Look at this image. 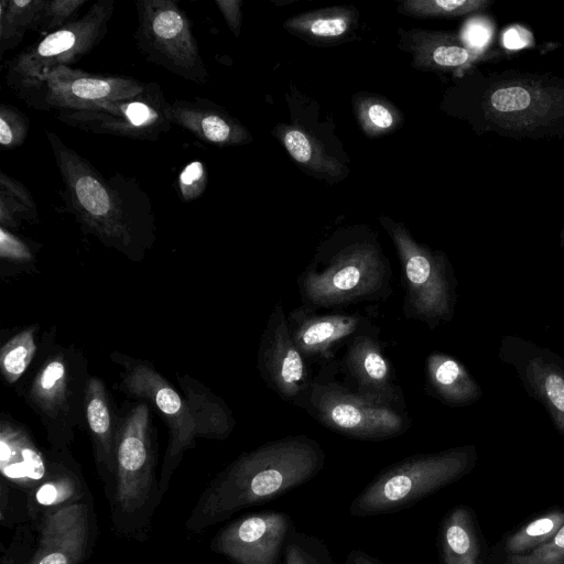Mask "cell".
I'll use <instances>...</instances> for the list:
<instances>
[{
  "instance_id": "cell-1",
  "label": "cell",
  "mask_w": 564,
  "mask_h": 564,
  "mask_svg": "<svg viewBox=\"0 0 564 564\" xmlns=\"http://www.w3.org/2000/svg\"><path fill=\"white\" fill-rule=\"evenodd\" d=\"M45 132L64 184L65 208L83 232L132 261L143 260L155 241L149 195L133 177L120 173L104 176L57 134Z\"/></svg>"
},
{
  "instance_id": "cell-2",
  "label": "cell",
  "mask_w": 564,
  "mask_h": 564,
  "mask_svg": "<svg viewBox=\"0 0 564 564\" xmlns=\"http://www.w3.org/2000/svg\"><path fill=\"white\" fill-rule=\"evenodd\" d=\"M325 452L307 435H290L241 454L200 495L186 528L198 532L235 512L306 484L324 467Z\"/></svg>"
},
{
  "instance_id": "cell-3",
  "label": "cell",
  "mask_w": 564,
  "mask_h": 564,
  "mask_svg": "<svg viewBox=\"0 0 564 564\" xmlns=\"http://www.w3.org/2000/svg\"><path fill=\"white\" fill-rule=\"evenodd\" d=\"M465 116L478 134L514 140L564 138V77L518 69L469 67Z\"/></svg>"
},
{
  "instance_id": "cell-4",
  "label": "cell",
  "mask_w": 564,
  "mask_h": 564,
  "mask_svg": "<svg viewBox=\"0 0 564 564\" xmlns=\"http://www.w3.org/2000/svg\"><path fill=\"white\" fill-rule=\"evenodd\" d=\"M110 358L120 366L119 389L137 401L147 402L156 410L169 430L160 492L167 488L173 471L185 452L197 437L223 440L235 426V420L225 402L187 375L177 379L183 394L154 368L152 362L115 351Z\"/></svg>"
},
{
  "instance_id": "cell-5",
  "label": "cell",
  "mask_w": 564,
  "mask_h": 564,
  "mask_svg": "<svg viewBox=\"0 0 564 564\" xmlns=\"http://www.w3.org/2000/svg\"><path fill=\"white\" fill-rule=\"evenodd\" d=\"M392 276L378 234L367 225H350L319 242L296 283L305 308L340 311L387 299Z\"/></svg>"
},
{
  "instance_id": "cell-6",
  "label": "cell",
  "mask_w": 564,
  "mask_h": 564,
  "mask_svg": "<svg viewBox=\"0 0 564 564\" xmlns=\"http://www.w3.org/2000/svg\"><path fill=\"white\" fill-rule=\"evenodd\" d=\"M54 339L53 330L43 336L36 367L22 394L44 426L52 448L66 452L75 430L86 424L85 398L90 376L83 351Z\"/></svg>"
},
{
  "instance_id": "cell-7",
  "label": "cell",
  "mask_w": 564,
  "mask_h": 564,
  "mask_svg": "<svg viewBox=\"0 0 564 564\" xmlns=\"http://www.w3.org/2000/svg\"><path fill=\"white\" fill-rule=\"evenodd\" d=\"M468 447L415 454L382 469L351 501L354 517L405 509L462 477L470 467Z\"/></svg>"
},
{
  "instance_id": "cell-8",
  "label": "cell",
  "mask_w": 564,
  "mask_h": 564,
  "mask_svg": "<svg viewBox=\"0 0 564 564\" xmlns=\"http://www.w3.org/2000/svg\"><path fill=\"white\" fill-rule=\"evenodd\" d=\"M301 409L328 430L355 440H389L411 426L405 405L379 403L354 392L336 380L329 365L313 377Z\"/></svg>"
},
{
  "instance_id": "cell-9",
  "label": "cell",
  "mask_w": 564,
  "mask_h": 564,
  "mask_svg": "<svg viewBox=\"0 0 564 564\" xmlns=\"http://www.w3.org/2000/svg\"><path fill=\"white\" fill-rule=\"evenodd\" d=\"M379 221L390 237L402 270L408 319L424 323L430 329L448 322L454 310V282L446 256L414 239L401 221L381 214Z\"/></svg>"
},
{
  "instance_id": "cell-10",
  "label": "cell",
  "mask_w": 564,
  "mask_h": 564,
  "mask_svg": "<svg viewBox=\"0 0 564 564\" xmlns=\"http://www.w3.org/2000/svg\"><path fill=\"white\" fill-rule=\"evenodd\" d=\"M113 0L95 1L79 18L47 33L7 63L6 83L17 95L58 66H70L106 36Z\"/></svg>"
},
{
  "instance_id": "cell-11",
  "label": "cell",
  "mask_w": 564,
  "mask_h": 564,
  "mask_svg": "<svg viewBox=\"0 0 564 564\" xmlns=\"http://www.w3.org/2000/svg\"><path fill=\"white\" fill-rule=\"evenodd\" d=\"M138 26L134 40L151 63L183 79L207 82L208 73L185 11L172 0L135 2Z\"/></svg>"
},
{
  "instance_id": "cell-12",
  "label": "cell",
  "mask_w": 564,
  "mask_h": 564,
  "mask_svg": "<svg viewBox=\"0 0 564 564\" xmlns=\"http://www.w3.org/2000/svg\"><path fill=\"white\" fill-rule=\"evenodd\" d=\"M148 86L129 76L94 74L70 66H58L17 96L33 109L59 112L133 98L142 95Z\"/></svg>"
},
{
  "instance_id": "cell-13",
  "label": "cell",
  "mask_w": 564,
  "mask_h": 564,
  "mask_svg": "<svg viewBox=\"0 0 564 564\" xmlns=\"http://www.w3.org/2000/svg\"><path fill=\"white\" fill-rule=\"evenodd\" d=\"M151 406L128 403L120 411L115 456V500L124 513L145 505L153 482L154 434Z\"/></svg>"
},
{
  "instance_id": "cell-14",
  "label": "cell",
  "mask_w": 564,
  "mask_h": 564,
  "mask_svg": "<svg viewBox=\"0 0 564 564\" xmlns=\"http://www.w3.org/2000/svg\"><path fill=\"white\" fill-rule=\"evenodd\" d=\"M166 104L160 86L151 83L137 97L105 101L82 110L59 111L56 118L85 132L156 141L171 128L165 115Z\"/></svg>"
},
{
  "instance_id": "cell-15",
  "label": "cell",
  "mask_w": 564,
  "mask_h": 564,
  "mask_svg": "<svg viewBox=\"0 0 564 564\" xmlns=\"http://www.w3.org/2000/svg\"><path fill=\"white\" fill-rule=\"evenodd\" d=\"M310 364L292 339L288 315L279 300L267 321L257 354L265 384L283 401L301 408L312 383Z\"/></svg>"
},
{
  "instance_id": "cell-16",
  "label": "cell",
  "mask_w": 564,
  "mask_h": 564,
  "mask_svg": "<svg viewBox=\"0 0 564 564\" xmlns=\"http://www.w3.org/2000/svg\"><path fill=\"white\" fill-rule=\"evenodd\" d=\"M293 529L286 512L251 513L223 528L212 547L234 564H283L285 544Z\"/></svg>"
},
{
  "instance_id": "cell-17",
  "label": "cell",
  "mask_w": 564,
  "mask_h": 564,
  "mask_svg": "<svg viewBox=\"0 0 564 564\" xmlns=\"http://www.w3.org/2000/svg\"><path fill=\"white\" fill-rule=\"evenodd\" d=\"M332 364L341 376L339 381L354 392L379 403L404 405L377 326L349 339L337 366Z\"/></svg>"
},
{
  "instance_id": "cell-18",
  "label": "cell",
  "mask_w": 564,
  "mask_h": 564,
  "mask_svg": "<svg viewBox=\"0 0 564 564\" xmlns=\"http://www.w3.org/2000/svg\"><path fill=\"white\" fill-rule=\"evenodd\" d=\"M289 329L295 345L311 365L326 366L354 336L376 325L358 312L334 311L319 314L300 305L288 314Z\"/></svg>"
},
{
  "instance_id": "cell-19",
  "label": "cell",
  "mask_w": 564,
  "mask_h": 564,
  "mask_svg": "<svg viewBox=\"0 0 564 564\" xmlns=\"http://www.w3.org/2000/svg\"><path fill=\"white\" fill-rule=\"evenodd\" d=\"M90 510L77 501L44 513L35 553L25 564H79L88 547Z\"/></svg>"
},
{
  "instance_id": "cell-20",
  "label": "cell",
  "mask_w": 564,
  "mask_h": 564,
  "mask_svg": "<svg viewBox=\"0 0 564 564\" xmlns=\"http://www.w3.org/2000/svg\"><path fill=\"white\" fill-rule=\"evenodd\" d=\"M399 33L400 46L411 54L412 66L420 70L451 72L505 57L499 51L471 48L452 32L413 29Z\"/></svg>"
},
{
  "instance_id": "cell-21",
  "label": "cell",
  "mask_w": 564,
  "mask_h": 564,
  "mask_svg": "<svg viewBox=\"0 0 564 564\" xmlns=\"http://www.w3.org/2000/svg\"><path fill=\"white\" fill-rule=\"evenodd\" d=\"M165 115L171 124L181 127L209 144L230 147L252 141L251 134L239 120L207 98L167 101Z\"/></svg>"
},
{
  "instance_id": "cell-22",
  "label": "cell",
  "mask_w": 564,
  "mask_h": 564,
  "mask_svg": "<svg viewBox=\"0 0 564 564\" xmlns=\"http://www.w3.org/2000/svg\"><path fill=\"white\" fill-rule=\"evenodd\" d=\"M0 470L4 479L28 489L36 488L51 471L25 426L3 414L0 419Z\"/></svg>"
},
{
  "instance_id": "cell-23",
  "label": "cell",
  "mask_w": 564,
  "mask_h": 564,
  "mask_svg": "<svg viewBox=\"0 0 564 564\" xmlns=\"http://www.w3.org/2000/svg\"><path fill=\"white\" fill-rule=\"evenodd\" d=\"M85 417L99 471L115 476L120 411L116 408L105 382L96 376H90L87 383Z\"/></svg>"
},
{
  "instance_id": "cell-24",
  "label": "cell",
  "mask_w": 564,
  "mask_h": 564,
  "mask_svg": "<svg viewBox=\"0 0 564 564\" xmlns=\"http://www.w3.org/2000/svg\"><path fill=\"white\" fill-rule=\"evenodd\" d=\"M358 25L355 8L333 7L294 15L283 28L311 45H335L354 35Z\"/></svg>"
},
{
  "instance_id": "cell-25",
  "label": "cell",
  "mask_w": 564,
  "mask_h": 564,
  "mask_svg": "<svg viewBox=\"0 0 564 564\" xmlns=\"http://www.w3.org/2000/svg\"><path fill=\"white\" fill-rule=\"evenodd\" d=\"M425 382L430 394L452 405L468 404L480 395L477 382L454 357L431 352L425 359Z\"/></svg>"
},
{
  "instance_id": "cell-26",
  "label": "cell",
  "mask_w": 564,
  "mask_h": 564,
  "mask_svg": "<svg viewBox=\"0 0 564 564\" xmlns=\"http://www.w3.org/2000/svg\"><path fill=\"white\" fill-rule=\"evenodd\" d=\"M441 553L443 564H478V539L470 512L466 508H455L444 519Z\"/></svg>"
},
{
  "instance_id": "cell-27",
  "label": "cell",
  "mask_w": 564,
  "mask_h": 564,
  "mask_svg": "<svg viewBox=\"0 0 564 564\" xmlns=\"http://www.w3.org/2000/svg\"><path fill=\"white\" fill-rule=\"evenodd\" d=\"M524 375L533 391L549 410L555 426L564 434V376L542 358L531 359Z\"/></svg>"
},
{
  "instance_id": "cell-28",
  "label": "cell",
  "mask_w": 564,
  "mask_h": 564,
  "mask_svg": "<svg viewBox=\"0 0 564 564\" xmlns=\"http://www.w3.org/2000/svg\"><path fill=\"white\" fill-rule=\"evenodd\" d=\"M44 0H1L0 54L18 46L28 31L39 29Z\"/></svg>"
},
{
  "instance_id": "cell-29",
  "label": "cell",
  "mask_w": 564,
  "mask_h": 564,
  "mask_svg": "<svg viewBox=\"0 0 564 564\" xmlns=\"http://www.w3.org/2000/svg\"><path fill=\"white\" fill-rule=\"evenodd\" d=\"M278 131L284 148L300 166L312 170L322 177L339 175L340 165L333 164L330 158L324 155L321 143L305 130L282 126Z\"/></svg>"
},
{
  "instance_id": "cell-30",
  "label": "cell",
  "mask_w": 564,
  "mask_h": 564,
  "mask_svg": "<svg viewBox=\"0 0 564 564\" xmlns=\"http://www.w3.org/2000/svg\"><path fill=\"white\" fill-rule=\"evenodd\" d=\"M39 325L32 324L10 337L0 350V371L7 384H14L26 372L37 354Z\"/></svg>"
},
{
  "instance_id": "cell-31",
  "label": "cell",
  "mask_w": 564,
  "mask_h": 564,
  "mask_svg": "<svg viewBox=\"0 0 564 564\" xmlns=\"http://www.w3.org/2000/svg\"><path fill=\"white\" fill-rule=\"evenodd\" d=\"M22 220L34 224L37 208L29 189L18 180L0 173V224L7 229H18Z\"/></svg>"
},
{
  "instance_id": "cell-32",
  "label": "cell",
  "mask_w": 564,
  "mask_h": 564,
  "mask_svg": "<svg viewBox=\"0 0 564 564\" xmlns=\"http://www.w3.org/2000/svg\"><path fill=\"white\" fill-rule=\"evenodd\" d=\"M33 490L32 505L46 512L77 502L82 497L77 476L61 464H54L47 478Z\"/></svg>"
},
{
  "instance_id": "cell-33",
  "label": "cell",
  "mask_w": 564,
  "mask_h": 564,
  "mask_svg": "<svg viewBox=\"0 0 564 564\" xmlns=\"http://www.w3.org/2000/svg\"><path fill=\"white\" fill-rule=\"evenodd\" d=\"M492 0H406L397 7L403 15L416 19H459L487 11Z\"/></svg>"
},
{
  "instance_id": "cell-34",
  "label": "cell",
  "mask_w": 564,
  "mask_h": 564,
  "mask_svg": "<svg viewBox=\"0 0 564 564\" xmlns=\"http://www.w3.org/2000/svg\"><path fill=\"white\" fill-rule=\"evenodd\" d=\"M564 524V512H551L542 516L512 534L506 549L510 555L521 554L551 540Z\"/></svg>"
},
{
  "instance_id": "cell-35",
  "label": "cell",
  "mask_w": 564,
  "mask_h": 564,
  "mask_svg": "<svg viewBox=\"0 0 564 564\" xmlns=\"http://www.w3.org/2000/svg\"><path fill=\"white\" fill-rule=\"evenodd\" d=\"M283 564H337L318 538L293 529L285 544Z\"/></svg>"
},
{
  "instance_id": "cell-36",
  "label": "cell",
  "mask_w": 564,
  "mask_h": 564,
  "mask_svg": "<svg viewBox=\"0 0 564 564\" xmlns=\"http://www.w3.org/2000/svg\"><path fill=\"white\" fill-rule=\"evenodd\" d=\"M357 118L370 135L390 132L401 121V115L383 98L368 97L357 104Z\"/></svg>"
},
{
  "instance_id": "cell-37",
  "label": "cell",
  "mask_w": 564,
  "mask_h": 564,
  "mask_svg": "<svg viewBox=\"0 0 564 564\" xmlns=\"http://www.w3.org/2000/svg\"><path fill=\"white\" fill-rule=\"evenodd\" d=\"M30 129L29 118L12 105H0V143L2 148L13 149L21 145Z\"/></svg>"
},
{
  "instance_id": "cell-38",
  "label": "cell",
  "mask_w": 564,
  "mask_h": 564,
  "mask_svg": "<svg viewBox=\"0 0 564 564\" xmlns=\"http://www.w3.org/2000/svg\"><path fill=\"white\" fill-rule=\"evenodd\" d=\"M509 564H564V524L551 540L530 553L511 555Z\"/></svg>"
},
{
  "instance_id": "cell-39",
  "label": "cell",
  "mask_w": 564,
  "mask_h": 564,
  "mask_svg": "<svg viewBox=\"0 0 564 564\" xmlns=\"http://www.w3.org/2000/svg\"><path fill=\"white\" fill-rule=\"evenodd\" d=\"M87 0H53L44 1L41 11L39 29L41 32H53L65 25L70 17L80 9Z\"/></svg>"
},
{
  "instance_id": "cell-40",
  "label": "cell",
  "mask_w": 564,
  "mask_h": 564,
  "mask_svg": "<svg viewBox=\"0 0 564 564\" xmlns=\"http://www.w3.org/2000/svg\"><path fill=\"white\" fill-rule=\"evenodd\" d=\"M207 184V172L204 163L194 161L187 164L180 173L177 188L184 202L198 198L205 191Z\"/></svg>"
},
{
  "instance_id": "cell-41",
  "label": "cell",
  "mask_w": 564,
  "mask_h": 564,
  "mask_svg": "<svg viewBox=\"0 0 564 564\" xmlns=\"http://www.w3.org/2000/svg\"><path fill=\"white\" fill-rule=\"evenodd\" d=\"M0 257L17 265H33L35 256L31 247L9 229L0 227Z\"/></svg>"
},
{
  "instance_id": "cell-42",
  "label": "cell",
  "mask_w": 564,
  "mask_h": 564,
  "mask_svg": "<svg viewBox=\"0 0 564 564\" xmlns=\"http://www.w3.org/2000/svg\"><path fill=\"white\" fill-rule=\"evenodd\" d=\"M215 3L223 14L230 31L235 36H239L242 21V2L240 0H216Z\"/></svg>"
},
{
  "instance_id": "cell-43",
  "label": "cell",
  "mask_w": 564,
  "mask_h": 564,
  "mask_svg": "<svg viewBox=\"0 0 564 564\" xmlns=\"http://www.w3.org/2000/svg\"><path fill=\"white\" fill-rule=\"evenodd\" d=\"M345 564H382L377 558L361 550H351L345 561Z\"/></svg>"
},
{
  "instance_id": "cell-44",
  "label": "cell",
  "mask_w": 564,
  "mask_h": 564,
  "mask_svg": "<svg viewBox=\"0 0 564 564\" xmlns=\"http://www.w3.org/2000/svg\"><path fill=\"white\" fill-rule=\"evenodd\" d=\"M7 499V487L4 481L1 484V519L4 518V511H6V500Z\"/></svg>"
},
{
  "instance_id": "cell-45",
  "label": "cell",
  "mask_w": 564,
  "mask_h": 564,
  "mask_svg": "<svg viewBox=\"0 0 564 564\" xmlns=\"http://www.w3.org/2000/svg\"><path fill=\"white\" fill-rule=\"evenodd\" d=\"M561 247L564 248V226L561 232Z\"/></svg>"
}]
</instances>
